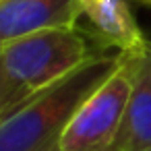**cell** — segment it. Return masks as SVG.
Segmentation results:
<instances>
[{
  "mask_svg": "<svg viewBox=\"0 0 151 151\" xmlns=\"http://www.w3.org/2000/svg\"><path fill=\"white\" fill-rule=\"evenodd\" d=\"M120 54H93L56 83L35 91L0 120V151H58L85 99L118 68Z\"/></svg>",
  "mask_w": 151,
  "mask_h": 151,
  "instance_id": "obj_1",
  "label": "cell"
},
{
  "mask_svg": "<svg viewBox=\"0 0 151 151\" xmlns=\"http://www.w3.org/2000/svg\"><path fill=\"white\" fill-rule=\"evenodd\" d=\"M93 54L79 27H56L13 40L0 48V58L15 106L56 83Z\"/></svg>",
  "mask_w": 151,
  "mask_h": 151,
  "instance_id": "obj_2",
  "label": "cell"
},
{
  "mask_svg": "<svg viewBox=\"0 0 151 151\" xmlns=\"http://www.w3.org/2000/svg\"><path fill=\"white\" fill-rule=\"evenodd\" d=\"M118 68L85 99L66 126L58 151H112L132 89V64L120 54Z\"/></svg>",
  "mask_w": 151,
  "mask_h": 151,
  "instance_id": "obj_3",
  "label": "cell"
},
{
  "mask_svg": "<svg viewBox=\"0 0 151 151\" xmlns=\"http://www.w3.org/2000/svg\"><path fill=\"white\" fill-rule=\"evenodd\" d=\"M77 0H0V48L4 44L56 27H77Z\"/></svg>",
  "mask_w": 151,
  "mask_h": 151,
  "instance_id": "obj_4",
  "label": "cell"
},
{
  "mask_svg": "<svg viewBox=\"0 0 151 151\" xmlns=\"http://www.w3.org/2000/svg\"><path fill=\"white\" fill-rule=\"evenodd\" d=\"M128 58L132 89L112 151H151V42Z\"/></svg>",
  "mask_w": 151,
  "mask_h": 151,
  "instance_id": "obj_5",
  "label": "cell"
},
{
  "mask_svg": "<svg viewBox=\"0 0 151 151\" xmlns=\"http://www.w3.org/2000/svg\"><path fill=\"white\" fill-rule=\"evenodd\" d=\"M77 4L101 50L114 48L120 54H134L147 46L149 40L137 25L128 0H77Z\"/></svg>",
  "mask_w": 151,
  "mask_h": 151,
  "instance_id": "obj_6",
  "label": "cell"
},
{
  "mask_svg": "<svg viewBox=\"0 0 151 151\" xmlns=\"http://www.w3.org/2000/svg\"><path fill=\"white\" fill-rule=\"evenodd\" d=\"M13 108H15V99H13V93H11V85H9V79H6V73H4L2 58H0V120Z\"/></svg>",
  "mask_w": 151,
  "mask_h": 151,
  "instance_id": "obj_7",
  "label": "cell"
},
{
  "mask_svg": "<svg viewBox=\"0 0 151 151\" xmlns=\"http://www.w3.org/2000/svg\"><path fill=\"white\" fill-rule=\"evenodd\" d=\"M137 2H141V4H145V6H151V0H137Z\"/></svg>",
  "mask_w": 151,
  "mask_h": 151,
  "instance_id": "obj_8",
  "label": "cell"
}]
</instances>
